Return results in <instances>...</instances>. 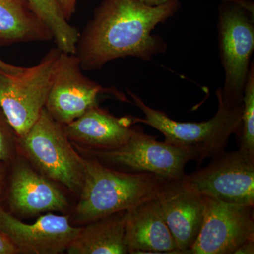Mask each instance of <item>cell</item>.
I'll use <instances>...</instances> for the list:
<instances>
[{
	"label": "cell",
	"mask_w": 254,
	"mask_h": 254,
	"mask_svg": "<svg viewBox=\"0 0 254 254\" xmlns=\"http://www.w3.org/2000/svg\"><path fill=\"white\" fill-rule=\"evenodd\" d=\"M180 7L179 0L158 6L140 0H103L78 37L75 55L82 70L100 69L108 62L127 57L150 60L165 53L168 45L152 31Z\"/></svg>",
	"instance_id": "obj_1"
},
{
	"label": "cell",
	"mask_w": 254,
	"mask_h": 254,
	"mask_svg": "<svg viewBox=\"0 0 254 254\" xmlns=\"http://www.w3.org/2000/svg\"><path fill=\"white\" fill-rule=\"evenodd\" d=\"M85 177L72 222L84 225L127 210L158 196L166 179L152 173H128L85 158Z\"/></svg>",
	"instance_id": "obj_2"
},
{
	"label": "cell",
	"mask_w": 254,
	"mask_h": 254,
	"mask_svg": "<svg viewBox=\"0 0 254 254\" xmlns=\"http://www.w3.org/2000/svg\"><path fill=\"white\" fill-rule=\"evenodd\" d=\"M127 92L144 115L143 118L133 117V124L143 123L158 130L165 136L164 141L186 150L199 165L223 152L230 137L240 133L243 104L229 108L217 96L218 111L213 118L201 123H180L164 112L150 108L133 92L128 89Z\"/></svg>",
	"instance_id": "obj_3"
},
{
	"label": "cell",
	"mask_w": 254,
	"mask_h": 254,
	"mask_svg": "<svg viewBox=\"0 0 254 254\" xmlns=\"http://www.w3.org/2000/svg\"><path fill=\"white\" fill-rule=\"evenodd\" d=\"M218 46L225 79L217 96L229 108L243 104L244 91L254 50L252 0H221L218 6Z\"/></svg>",
	"instance_id": "obj_4"
},
{
	"label": "cell",
	"mask_w": 254,
	"mask_h": 254,
	"mask_svg": "<svg viewBox=\"0 0 254 254\" xmlns=\"http://www.w3.org/2000/svg\"><path fill=\"white\" fill-rule=\"evenodd\" d=\"M18 144L21 154L38 172L78 197L84 181L85 158L71 144L64 125L46 108Z\"/></svg>",
	"instance_id": "obj_5"
},
{
	"label": "cell",
	"mask_w": 254,
	"mask_h": 254,
	"mask_svg": "<svg viewBox=\"0 0 254 254\" xmlns=\"http://www.w3.org/2000/svg\"><path fill=\"white\" fill-rule=\"evenodd\" d=\"M61 53L51 48L38 64L17 74L0 70V108L18 139L27 133L46 106Z\"/></svg>",
	"instance_id": "obj_6"
},
{
	"label": "cell",
	"mask_w": 254,
	"mask_h": 254,
	"mask_svg": "<svg viewBox=\"0 0 254 254\" xmlns=\"http://www.w3.org/2000/svg\"><path fill=\"white\" fill-rule=\"evenodd\" d=\"M108 166L128 173H152L166 179L182 178L187 163L193 160L186 150L160 142L136 127L133 134L122 146L108 150H83Z\"/></svg>",
	"instance_id": "obj_7"
},
{
	"label": "cell",
	"mask_w": 254,
	"mask_h": 254,
	"mask_svg": "<svg viewBox=\"0 0 254 254\" xmlns=\"http://www.w3.org/2000/svg\"><path fill=\"white\" fill-rule=\"evenodd\" d=\"M183 178L204 196L254 206V155L247 150H224L206 167Z\"/></svg>",
	"instance_id": "obj_8"
},
{
	"label": "cell",
	"mask_w": 254,
	"mask_h": 254,
	"mask_svg": "<svg viewBox=\"0 0 254 254\" xmlns=\"http://www.w3.org/2000/svg\"><path fill=\"white\" fill-rule=\"evenodd\" d=\"M103 94L131 103L116 88H105L85 76L76 55L62 52L45 108L64 126L98 105V98Z\"/></svg>",
	"instance_id": "obj_9"
},
{
	"label": "cell",
	"mask_w": 254,
	"mask_h": 254,
	"mask_svg": "<svg viewBox=\"0 0 254 254\" xmlns=\"http://www.w3.org/2000/svg\"><path fill=\"white\" fill-rule=\"evenodd\" d=\"M205 197L203 223L190 254H235L254 240V206Z\"/></svg>",
	"instance_id": "obj_10"
},
{
	"label": "cell",
	"mask_w": 254,
	"mask_h": 254,
	"mask_svg": "<svg viewBox=\"0 0 254 254\" xmlns=\"http://www.w3.org/2000/svg\"><path fill=\"white\" fill-rule=\"evenodd\" d=\"M80 228L71 223L69 215L53 213L41 215L34 223H25L0 205V231L21 254H63Z\"/></svg>",
	"instance_id": "obj_11"
},
{
	"label": "cell",
	"mask_w": 254,
	"mask_h": 254,
	"mask_svg": "<svg viewBox=\"0 0 254 254\" xmlns=\"http://www.w3.org/2000/svg\"><path fill=\"white\" fill-rule=\"evenodd\" d=\"M183 177L167 180L157 198L178 250L190 254L203 223L205 197Z\"/></svg>",
	"instance_id": "obj_12"
},
{
	"label": "cell",
	"mask_w": 254,
	"mask_h": 254,
	"mask_svg": "<svg viewBox=\"0 0 254 254\" xmlns=\"http://www.w3.org/2000/svg\"><path fill=\"white\" fill-rule=\"evenodd\" d=\"M9 203L22 215L67 211V198L55 182L33 168L24 157L16 158L10 177Z\"/></svg>",
	"instance_id": "obj_13"
},
{
	"label": "cell",
	"mask_w": 254,
	"mask_h": 254,
	"mask_svg": "<svg viewBox=\"0 0 254 254\" xmlns=\"http://www.w3.org/2000/svg\"><path fill=\"white\" fill-rule=\"evenodd\" d=\"M133 117L117 118L99 105L64 126L71 143L82 150H108L125 144L133 134Z\"/></svg>",
	"instance_id": "obj_14"
},
{
	"label": "cell",
	"mask_w": 254,
	"mask_h": 254,
	"mask_svg": "<svg viewBox=\"0 0 254 254\" xmlns=\"http://www.w3.org/2000/svg\"><path fill=\"white\" fill-rule=\"evenodd\" d=\"M125 241L128 254H181L157 197L127 210Z\"/></svg>",
	"instance_id": "obj_15"
},
{
	"label": "cell",
	"mask_w": 254,
	"mask_h": 254,
	"mask_svg": "<svg viewBox=\"0 0 254 254\" xmlns=\"http://www.w3.org/2000/svg\"><path fill=\"white\" fill-rule=\"evenodd\" d=\"M127 210L83 225L68 246V254H128L125 241Z\"/></svg>",
	"instance_id": "obj_16"
},
{
	"label": "cell",
	"mask_w": 254,
	"mask_h": 254,
	"mask_svg": "<svg viewBox=\"0 0 254 254\" xmlns=\"http://www.w3.org/2000/svg\"><path fill=\"white\" fill-rule=\"evenodd\" d=\"M52 39L49 28L26 0H0V45Z\"/></svg>",
	"instance_id": "obj_17"
},
{
	"label": "cell",
	"mask_w": 254,
	"mask_h": 254,
	"mask_svg": "<svg viewBox=\"0 0 254 254\" xmlns=\"http://www.w3.org/2000/svg\"><path fill=\"white\" fill-rule=\"evenodd\" d=\"M26 1L37 16L49 28L57 48L64 53L75 54L80 33L64 18L58 0Z\"/></svg>",
	"instance_id": "obj_18"
},
{
	"label": "cell",
	"mask_w": 254,
	"mask_h": 254,
	"mask_svg": "<svg viewBox=\"0 0 254 254\" xmlns=\"http://www.w3.org/2000/svg\"><path fill=\"white\" fill-rule=\"evenodd\" d=\"M242 127L239 133V148L254 155V64H251L243 97Z\"/></svg>",
	"instance_id": "obj_19"
},
{
	"label": "cell",
	"mask_w": 254,
	"mask_h": 254,
	"mask_svg": "<svg viewBox=\"0 0 254 254\" xmlns=\"http://www.w3.org/2000/svg\"><path fill=\"white\" fill-rule=\"evenodd\" d=\"M18 151V137L0 108V161L12 160Z\"/></svg>",
	"instance_id": "obj_20"
},
{
	"label": "cell",
	"mask_w": 254,
	"mask_h": 254,
	"mask_svg": "<svg viewBox=\"0 0 254 254\" xmlns=\"http://www.w3.org/2000/svg\"><path fill=\"white\" fill-rule=\"evenodd\" d=\"M21 254L20 251L6 235L0 231V254Z\"/></svg>",
	"instance_id": "obj_21"
},
{
	"label": "cell",
	"mask_w": 254,
	"mask_h": 254,
	"mask_svg": "<svg viewBox=\"0 0 254 254\" xmlns=\"http://www.w3.org/2000/svg\"><path fill=\"white\" fill-rule=\"evenodd\" d=\"M58 1L64 16L66 20L69 21L73 14L76 12L77 0H58Z\"/></svg>",
	"instance_id": "obj_22"
},
{
	"label": "cell",
	"mask_w": 254,
	"mask_h": 254,
	"mask_svg": "<svg viewBox=\"0 0 254 254\" xmlns=\"http://www.w3.org/2000/svg\"><path fill=\"white\" fill-rule=\"evenodd\" d=\"M26 68L20 67V66H14V65L9 64L5 63L0 58V70L11 74H17L23 72Z\"/></svg>",
	"instance_id": "obj_23"
},
{
	"label": "cell",
	"mask_w": 254,
	"mask_h": 254,
	"mask_svg": "<svg viewBox=\"0 0 254 254\" xmlns=\"http://www.w3.org/2000/svg\"><path fill=\"white\" fill-rule=\"evenodd\" d=\"M254 240L249 241L239 247L235 252V254H254Z\"/></svg>",
	"instance_id": "obj_24"
},
{
	"label": "cell",
	"mask_w": 254,
	"mask_h": 254,
	"mask_svg": "<svg viewBox=\"0 0 254 254\" xmlns=\"http://www.w3.org/2000/svg\"><path fill=\"white\" fill-rule=\"evenodd\" d=\"M5 175H6V163L0 161V195L2 190Z\"/></svg>",
	"instance_id": "obj_25"
},
{
	"label": "cell",
	"mask_w": 254,
	"mask_h": 254,
	"mask_svg": "<svg viewBox=\"0 0 254 254\" xmlns=\"http://www.w3.org/2000/svg\"><path fill=\"white\" fill-rule=\"evenodd\" d=\"M140 1L150 6H158L166 2L168 0H140Z\"/></svg>",
	"instance_id": "obj_26"
}]
</instances>
